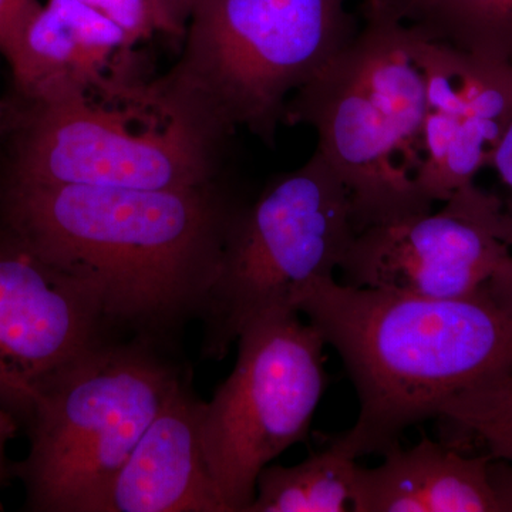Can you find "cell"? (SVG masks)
I'll list each match as a JSON object with an SVG mask.
<instances>
[{"instance_id":"6da1fadb","label":"cell","mask_w":512,"mask_h":512,"mask_svg":"<svg viewBox=\"0 0 512 512\" xmlns=\"http://www.w3.org/2000/svg\"><path fill=\"white\" fill-rule=\"evenodd\" d=\"M245 202L225 177L173 190L3 183L0 228L150 345L200 318Z\"/></svg>"},{"instance_id":"7a4b0ae2","label":"cell","mask_w":512,"mask_h":512,"mask_svg":"<svg viewBox=\"0 0 512 512\" xmlns=\"http://www.w3.org/2000/svg\"><path fill=\"white\" fill-rule=\"evenodd\" d=\"M296 309L355 386L356 423L332 441L353 458L384 456L458 393L512 369V316L484 289L437 299L328 278L309 285Z\"/></svg>"},{"instance_id":"3957f363","label":"cell","mask_w":512,"mask_h":512,"mask_svg":"<svg viewBox=\"0 0 512 512\" xmlns=\"http://www.w3.org/2000/svg\"><path fill=\"white\" fill-rule=\"evenodd\" d=\"M363 15V28L293 93L284 117L315 130L316 150L348 188L357 234L433 210L417 184L427 114L419 32L377 3L365 2Z\"/></svg>"},{"instance_id":"277c9868","label":"cell","mask_w":512,"mask_h":512,"mask_svg":"<svg viewBox=\"0 0 512 512\" xmlns=\"http://www.w3.org/2000/svg\"><path fill=\"white\" fill-rule=\"evenodd\" d=\"M19 106L8 111L3 183L173 190L225 177L229 137L192 120L156 82L131 76Z\"/></svg>"},{"instance_id":"5b68a950","label":"cell","mask_w":512,"mask_h":512,"mask_svg":"<svg viewBox=\"0 0 512 512\" xmlns=\"http://www.w3.org/2000/svg\"><path fill=\"white\" fill-rule=\"evenodd\" d=\"M357 30L346 0H201L180 60L156 83L202 126L272 144L293 93Z\"/></svg>"},{"instance_id":"8992f818","label":"cell","mask_w":512,"mask_h":512,"mask_svg":"<svg viewBox=\"0 0 512 512\" xmlns=\"http://www.w3.org/2000/svg\"><path fill=\"white\" fill-rule=\"evenodd\" d=\"M180 372L148 343L97 340L37 390L29 453L13 464L33 512H94Z\"/></svg>"},{"instance_id":"52a82bcc","label":"cell","mask_w":512,"mask_h":512,"mask_svg":"<svg viewBox=\"0 0 512 512\" xmlns=\"http://www.w3.org/2000/svg\"><path fill=\"white\" fill-rule=\"evenodd\" d=\"M356 235L348 188L318 150L275 177L229 229L200 316L202 356L224 359L256 319L298 311L309 285L335 278Z\"/></svg>"},{"instance_id":"ba28073f","label":"cell","mask_w":512,"mask_h":512,"mask_svg":"<svg viewBox=\"0 0 512 512\" xmlns=\"http://www.w3.org/2000/svg\"><path fill=\"white\" fill-rule=\"evenodd\" d=\"M299 313L247 326L231 375L205 403V458L229 512H247L262 468L306 439L328 386L325 340Z\"/></svg>"},{"instance_id":"9c48e42d","label":"cell","mask_w":512,"mask_h":512,"mask_svg":"<svg viewBox=\"0 0 512 512\" xmlns=\"http://www.w3.org/2000/svg\"><path fill=\"white\" fill-rule=\"evenodd\" d=\"M511 249L504 201L471 183L437 212L359 232L339 269L356 288L463 298L484 288Z\"/></svg>"},{"instance_id":"30bf717a","label":"cell","mask_w":512,"mask_h":512,"mask_svg":"<svg viewBox=\"0 0 512 512\" xmlns=\"http://www.w3.org/2000/svg\"><path fill=\"white\" fill-rule=\"evenodd\" d=\"M104 325L89 288L0 228V409L28 420L37 390Z\"/></svg>"},{"instance_id":"8fae6325","label":"cell","mask_w":512,"mask_h":512,"mask_svg":"<svg viewBox=\"0 0 512 512\" xmlns=\"http://www.w3.org/2000/svg\"><path fill=\"white\" fill-rule=\"evenodd\" d=\"M417 32V62L427 92L423 165L417 184L434 204L474 183L491 164L512 120V64L473 55Z\"/></svg>"},{"instance_id":"7c38bea8","label":"cell","mask_w":512,"mask_h":512,"mask_svg":"<svg viewBox=\"0 0 512 512\" xmlns=\"http://www.w3.org/2000/svg\"><path fill=\"white\" fill-rule=\"evenodd\" d=\"M204 412L181 380L94 512H229L205 458Z\"/></svg>"},{"instance_id":"4fadbf2b","label":"cell","mask_w":512,"mask_h":512,"mask_svg":"<svg viewBox=\"0 0 512 512\" xmlns=\"http://www.w3.org/2000/svg\"><path fill=\"white\" fill-rule=\"evenodd\" d=\"M138 43L109 16L79 0H49L30 22L10 64L19 99H52L137 76Z\"/></svg>"},{"instance_id":"5bb4252c","label":"cell","mask_w":512,"mask_h":512,"mask_svg":"<svg viewBox=\"0 0 512 512\" xmlns=\"http://www.w3.org/2000/svg\"><path fill=\"white\" fill-rule=\"evenodd\" d=\"M490 461L430 439L393 448L380 466L359 467L353 512H500Z\"/></svg>"},{"instance_id":"9a60e30c","label":"cell","mask_w":512,"mask_h":512,"mask_svg":"<svg viewBox=\"0 0 512 512\" xmlns=\"http://www.w3.org/2000/svg\"><path fill=\"white\" fill-rule=\"evenodd\" d=\"M359 464L335 444L302 463L268 464L247 512H346L355 508Z\"/></svg>"},{"instance_id":"2e32d148","label":"cell","mask_w":512,"mask_h":512,"mask_svg":"<svg viewBox=\"0 0 512 512\" xmlns=\"http://www.w3.org/2000/svg\"><path fill=\"white\" fill-rule=\"evenodd\" d=\"M406 22L430 39L512 64V0H413Z\"/></svg>"},{"instance_id":"e0dca14e","label":"cell","mask_w":512,"mask_h":512,"mask_svg":"<svg viewBox=\"0 0 512 512\" xmlns=\"http://www.w3.org/2000/svg\"><path fill=\"white\" fill-rule=\"evenodd\" d=\"M437 417L448 446L464 451L471 444L512 464V369L458 393Z\"/></svg>"},{"instance_id":"ac0fdd59","label":"cell","mask_w":512,"mask_h":512,"mask_svg":"<svg viewBox=\"0 0 512 512\" xmlns=\"http://www.w3.org/2000/svg\"><path fill=\"white\" fill-rule=\"evenodd\" d=\"M121 26L137 43L156 35L184 37L185 28L160 0H79Z\"/></svg>"},{"instance_id":"d6986e66","label":"cell","mask_w":512,"mask_h":512,"mask_svg":"<svg viewBox=\"0 0 512 512\" xmlns=\"http://www.w3.org/2000/svg\"><path fill=\"white\" fill-rule=\"evenodd\" d=\"M39 0H0V55L12 64L30 22L42 9Z\"/></svg>"},{"instance_id":"ffe728a7","label":"cell","mask_w":512,"mask_h":512,"mask_svg":"<svg viewBox=\"0 0 512 512\" xmlns=\"http://www.w3.org/2000/svg\"><path fill=\"white\" fill-rule=\"evenodd\" d=\"M491 167L495 168L503 183L510 190V200L504 201L505 214L512 227V120L495 147Z\"/></svg>"},{"instance_id":"44dd1931","label":"cell","mask_w":512,"mask_h":512,"mask_svg":"<svg viewBox=\"0 0 512 512\" xmlns=\"http://www.w3.org/2000/svg\"><path fill=\"white\" fill-rule=\"evenodd\" d=\"M483 289L504 312L512 316V252Z\"/></svg>"},{"instance_id":"7402d4cb","label":"cell","mask_w":512,"mask_h":512,"mask_svg":"<svg viewBox=\"0 0 512 512\" xmlns=\"http://www.w3.org/2000/svg\"><path fill=\"white\" fill-rule=\"evenodd\" d=\"M488 477L493 488L498 511L512 512V464L503 460H491Z\"/></svg>"},{"instance_id":"603a6c76","label":"cell","mask_w":512,"mask_h":512,"mask_svg":"<svg viewBox=\"0 0 512 512\" xmlns=\"http://www.w3.org/2000/svg\"><path fill=\"white\" fill-rule=\"evenodd\" d=\"M18 427V419L5 409H0V487L8 483L9 477L13 476L12 466L6 457V448L10 441L15 439Z\"/></svg>"},{"instance_id":"cb8c5ba5","label":"cell","mask_w":512,"mask_h":512,"mask_svg":"<svg viewBox=\"0 0 512 512\" xmlns=\"http://www.w3.org/2000/svg\"><path fill=\"white\" fill-rule=\"evenodd\" d=\"M160 2L174 16V19L187 29V22L190 19L192 10L197 8L201 0H160Z\"/></svg>"},{"instance_id":"d4e9b609","label":"cell","mask_w":512,"mask_h":512,"mask_svg":"<svg viewBox=\"0 0 512 512\" xmlns=\"http://www.w3.org/2000/svg\"><path fill=\"white\" fill-rule=\"evenodd\" d=\"M365 2L379 3V5L392 10V12L396 13L397 16L406 20L407 12H409L410 5H412L413 0H365Z\"/></svg>"},{"instance_id":"484cf974","label":"cell","mask_w":512,"mask_h":512,"mask_svg":"<svg viewBox=\"0 0 512 512\" xmlns=\"http://www.w3.org/2000/svg\"><path fill=\"white\" fill-rule=\"evenodd\" d=\"M8 111L9 107L0 99V136H2L3 131H5L6 121H8Z\"/></svg>"}]
</instances>
